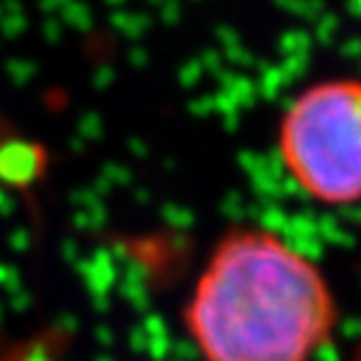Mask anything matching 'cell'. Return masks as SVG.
<instances>
[{"instance_id": "obj_1", "label": "cell", "mask_w": 361, "mask_h": 361, "mask_svg": "<svg viewBox=\"0 0 361 361\" xmlns=\"http://www.w3.org/2000/svg\"><path fill=\"white\" fill-rule=\"evenodd\" d=\"M336 322L324 272L263 228L235 230L216 244L185 307L202 361H312Z\"/></svg>"}, {"instance_id": "obj_2", "label": "cell", "mask_w": 361, "mask_h": 361, "mask_svg": "<svg viewBox=\"0 0 361 361\" xmlns=\"http://www.w3.org/2000/svg\"><path fill=\"white\" fill-rule=\"evenodd\" d=\"M286 174L324 207L361 202V80L334 78L302 90L279 122Z\"/></svg>"}]
</instances>
